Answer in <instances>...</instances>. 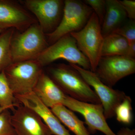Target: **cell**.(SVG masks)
Wrapping results in <instances>:
<instances>
[{"label":"cell","mask_w":135,"mask_h":135,"mask_svg":"<svg viewBox=\"0 0 135 135\" xmlns=\"http://www.w3.org/2000/svg\"><path fill=\"white\" fill-rule=\"evenodd\" d=\"M15 97L19 103L38 113L53 135H71L51 109L45 105L33 92L23 95H16Z\"/></svg>","instance_id":"cell-13"},{"label":"cell","mask_w":135,"mask_h":135,"mask_svg":"<svg viewBox=\"0 0 135 135\" xmlns=\"http://www.w3.org/2000/svg\"><path fill=\"white\" fill-rule=\"evenodd\" d=\"M83 1L93 10V12L98 17L101 26L106 10L105 0H84Z\"/></svg>","instance_id":"cell-23"},{"label":"cell","mask_w":135,"mask_h":135,"mask_svg":"<svg viewBox=\"0 0 135 135\" xmlns=\"http://www.w3.org/2000/svg\"><path fill=\"white\" fill-rule=\"evenodd\" d=\"M19 104L10 87L4 71H0V107H7L13 111Z\"/></svg>","instance_id":"cell-19"},{"label":"cell","mask_w":135,"mask_h":135,"mask_svg":"<svg viewBox=\"0 0 135 135\" xmlns=\"http://www.w3.org/2000/svg\"><path fill=\"white\" fill-rule=\"evenodd\" d=\"M5 30H4V29H1V28H0V35H1V33H2L4 31H5Z\"/></svg>","instance_id":"cell-28"},{"label":"cell","mask_w":135,"mask_h":135,"mask_svg":"<svg viewBox=\"0 0 135 135\" xmlns=\"http://www.w3.org/2000/svg\"><path fill=\"white\" fill-rule=\"evenodd\" d=\"M106 10L101 31L104 37L113 33L127 19L125 10L119 1L105 0Z\"/></svg>","instance_id":"cell-15"},{"label":"cell","mask_w":135,"mask_h":135,"mask_svg":"<svg viewBox=\"0 0 135 135\" xmlns=\"http://www.w3.org/2000/svg\"><path fill=\"white\" fill-rule=\"evenodd\" d=\"M11 114V122L17 135H53L35 111L20 103Z\"/></svg>","instance_id":"cell-11"},{"label":"cell","mask_w":135,"mask_h":135,"mask_svg":"<svg viewBox=\"0 0 135 135\" xmlns=\"http://www.w3.org/2000/svg\"><path fill=\"white\" fill-rule=\"evenodd\" d=\"M47 72L51 79L68 96L82 102L101 104L94 90L70 64H60L51 66Z\"/></svg>","instance_id":"cell-1"},{"label":"cell","mask_w":135,"mask_h":135,"mask_svg":"<svg viewBox=\"0 0 135 135\" xmlns=\"http://www.w3.org/2000/svg\"><path fill=\"white\" fill-rule=\"evenodd\" d=\"M20 2L36 17L46 35L53 32L61 22L64 1L25 0Z\"/></svg>","instance_id":"cell-7"},{"label":"cell","mask_w":135,"mask_h":135,"mask_svg":"<svg viewBox=\"0 0 135 135\" xmlns=\"http://www.w3.org/2000/svg\"><path fill=\"white\" fill-rule=\"evenodd\" d=\"M15 30L6 29L0 35V71L5 70L12 63L10 44Z\"/></svg>","instance_id":"cell-18"},{"label":"cell","mask_w":135,"mask_h":135,"mask_svg":"<svg viewBox=\"0 0 135 135\" xmlns=\"http://www.w3.org/2000/svg\"><path fill=\"white\" fill-rule=\"evenodd\" d=\"M69 64L75 68L87 83L94 89L103 105L105 119H108L114 117L116 108L127 96L125 92L107 86L94 72L85 70L76 65Z\"/></svg>","instance_id":"cell-8"},{"label":"cell","mask_w":135,"mask_h":135,"mask_svg":"<svg viewBox=\"0 0 135 135\" xmlns=\"http://www.w3.org/2000/svg\"><path fill=\"white\" fill-rule=\"evenodd\" d=\"M132 100L127 95L125 99L118 107L115 110V116L119 122L126 125L131 124L133 120Z\"/></svg>","instance_id":"cell-20"},{"label":"cell","mask_w":135,"mask_h":135,"mask_svg":"<svg viewBox=\"0 0 135 135\" xmlns=\"http://www.w3.org/2000/svg\"><path fill=\"white\" fill-rule=\"evenodd\" d=\"M62 105L73 112L80 114L85 119L90 133L99 131L105 135H117L109 127L101 104H94L76 100L66 95Z\"/></svg>","instance_id":"cell-10"},{"label":"cell","mask_w":135,"mask_h":135,"mask_svg":"<svg viewBox=\"0 0 135 135\" xmlns=\"http://www.w3.org/2000/svg\"><path fill=\"white\" fill-rule=\"evenodd\" d=\"M117 135H135V129L128 128H121L118 131Z\"/></svg>","instance_id":"cell-26"},{"label":"cell","mask_w":135,"mask_h":135,"mask_svg":"<svg viewBox=\"0 0 135 135\" xmlns=\"http://www.w3.org/2000/svg\"><path fill=\"white\" fill-rule=\"evenodd\" d=\"M129 43L119 35L111 33L104 37L101 57L115 56H126Z\"/></svg>","instance_id":"cell-17"},{"label":"cell","mask_w":135,"mask_h":135,"mask_svg":"<svg viewBox=\"0 0 135 135\" xmlns=\"http://www.w3.org/2000/svg\"><path fill=\"white\" fill-rule=\"evenodd\" d=\"M37 20L19 2L0 0V28L24 31Z\"/></svg>","instance_id":"cell-12"},{"label":"cell","mask_w":135,"mask_h":135,"mask_svg":"<svg viewBox=\"0 0 135 135\" xmlns=\"http://www.w3.org/2000/svg\"><path fill=\"white\" fill-rule=\"evenodd\" d=\"M49 46L38 22L23 32L15 30L10 44L12 63L36 60Z\"/></svg>","instance_id":"cell-2"},{"label":"cell","mask_w":135,"mask_h":135,"mask_svg":"<svg viewBox=\"0 0 135 135\" xmlns=\"http://www.w3.org/2000/svg\"><path fill=\"white\" fill-rule=\"evenodd\" d=\"M113 33L123 36L129 44L135 42V21L127 18Z\"/></svg>","instance_id":"cell-21"},{"label":"cell","mask_w":135,"mask_h":135,"mask_svg":"<svg viewBox=\"0 0 135 135\" xmlns=\"http://www.w3.org/2000/svg\"><path fill=\"white\" fill-rule=\"evenodd\" d=\"M9 109L0 113V135H17L11 122Z\"/></svg>","instance_id":"cell-22"},{"label":"cell","mask_w":135,"mask_h":135,"mask_svg":"<svg viewBox=\"0 0 135 135\" xmlns=\"http://www.w3.org/2000/svg\"><path fill=\"white\" fill-rule=\"evenodd\" d=\"M103 83L112 88L120 80L135 73V59L124 56L103 57L95 72Z\"/></svg>","instance_id":"cell-9"},{"label":"cell","mask_w":135,"mask_h":135,"mask_svg":"<svg viewBox=\"0 0 135 135\" xmlns=\"http://www.w3.org/2000/svg\"><path fill=\"white\" fill-rule=\"evenodd\" d=\"M33 92L50 109L57 105H63L66 95L44 71Z\"/></svg>","instance_id":"cell-14"},{"label":"cell","mask_w":135,"mask_h":135,"mask_svg":"<svg viewBox=\"0 0 135 135\" xmlns=\"http://www.w3.org/2000/svg\"><path fill=\"white\" fill-rule=\"evenodd\" d=\"M93 12L92 9L83 1H64L62 17L60 24L53 32L46 35L49 45L63 36L81 30Z\"/></svg>","instance_id":"cell-3"},{"label":"cell","mask_w":135,"mask_h":135,"mask_svg":"<svg viewBox=\"0 0 135 135\" xmlns=\"http://www.w3.org/2000/svg\"><path fill=\"white\" fill-rule=\"evenodd\" d=\"M127 13L129 19L135 20V1L133 0L119 1Z\"/></svg>","instance_id":"cell-24"},{"label":"cell","mask_w":135,"mask_h":135,"mask_svg":"<svg viewBox=\"0 0 135 135\" xmlns=\"http://www.w3.org/2000/svg\"><path fill=\"white\" fill-rule=\"evenodd\" d=\"M126 56L135 59V42L129 44Z\"/></svg>","instance_id":"cell-25"},{"label":"cell","mask_w":135,"mask_h":135,"mask_svg":"<svg viewBox=\"0 0 135 135\" xmlns=\"http://www.w3.org/2000/svg\"><path fill=\"white\" fill-rule=\"evenodd\" d=\"M43 68L36 60L12 63L6 68L3 71L15 96L33 92Z\"/></svg>","instance_id":"cell-4"},{"label":"cell","mask_w":135,"mask_h":135,"mask_svg":"<svg viewBox=\"0 0 135 135\" xmlns=\"http://www.w3.org/2000/svg\"><path fill=\"white\" fill-rule=\"evenodd\" d=\"M9 109L7 107H0V113L1 112L3 111L6 110V109Z\"/></svg>","instance_id":"cell-27"},{"label":"cell","mask_w":135,"mask_h":135,"mask_svg":"<svg viewBox=\"0 0 135 135\" xmlns=\"http://www.w3.org/2000/svg\"><path fill=\"white\" fill-rule=\"evenodd\" d=\"M53 113L61 122L75 135H90L84 125L73 112L62 105H57L51 108Z\"/></svg>","instance_id":"cell-16"},{"label":"cell","mask_w":135,"mask_h":135,"mask_svg":"<svg viewBox=\"0 0 135 135\" xmlns=\"http://www.w3.org/2000/svg\"><path fill=\"white\" fill-rule=\"evenodd\" d=\"M59 59H64L70 64L91 71L88 59L78 48L75 39L70 34L49 45L36 60L44 67Z\"/></svg>","instance_id":"cell-6"},{"label":"cell","mask_w":135,"mask_h":135,"mask_svg":"<svg viewBox=\"0 0 135 135\" xmlns=\"http://www.w3.org/2000/svg\"><path fill=\"white\" fill-rule=\"evenodd\" d=\"M70 34L75 39L79 50L88 59L91 71L95 72L101 57L104 37L99 19L93 12L82 29Z\"/></svg>","instance_id":"cell-5"}]
</instances>
